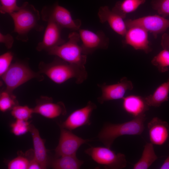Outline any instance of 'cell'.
I'll list each match as a JSON object with an SVG mask.
<instances>
[{
	"label": "cell",
	"mask_w": 169,
	"mask_h": 169,
	"mask_svg": "<svg viewBox=\"0 0 169 169\" xmlns=\"http://www.w3.org/2000/svg\"><path fill=\"white\" fill-rule=\"evenodd\" d=\"M56 57L49 63L40 62L38 64V72L45 74L58 84L73 78L75 79L77 84H80L86 79L88 74L85 68L70 64Z\"/></svg>",
	"instance_id": "cell-1"
},
{
	"label": "cell",
	"mask_w": 169,
	"mask_h": 169,
	"mask_svg": "<svg viewBox=\"0 0 169 169\" xmlns=\"http://www.w3.org/2000/svg\"><path fill=\"white\" fill-rule=\"evenodd\" d=\"M14 23L13 32L17 35L16 39L23 42L28 40V34L33 29L42 31L44 27L39 23V12L32 5L25 2L19 9L9 14Z\"/></svg>",
	"instance_id": "cell-2"
},
{
	"label": "cell",
	"mask_w": 169,
	"mask_h": 169,
	"mask_svg": "<svg viewBox=\"0 0 169 169\" xmlns=\"http://www.w3.org/2000/svg\"><path fill=\"white\" fill-rule=\"evenodd\" d=\"M146 119L145 114L121 123H105L98 137L105 146L110 148L115 140L119 136L141 135L144 131Z\"/></svg>",
	"instance_id": "cell-3"
},
{
	"label": "cell",
	"mask_w": 169,
	"mask_h": 169,
	"mask_svg": "<svg viewBox=\"0 0 169 169\" xmlns=\"http://www.w3.org/2000/svg\"><path fill=\"white\" fill-rule=\"evenodd\" d=\"M68 40L63 44L49 50V54L55 56L70 64L85 68L87 55L82 51L79 42L80 40L78 33L74 31L68 36Z\"/></svg>",
	"instance_id": "cell-4"
},
{
	"label": "cell",
	"mask_w": 169,
	"mask_h": 169,
	"mask_svg": "<svg viewBox=\"0 0 169 169\" xmlns=\"http://www.w3.org/2000/svg\"><path fill=\"white\" fill-rule=\"evenodd\" d=\"M1 77L6 85V90L12 93L16 89L31 79H36L39 81L44 79L39 73L33 71L26 64L20 62L12 64Z\"/></svg>",
	"instance_id": "cell-5"
},
{
	"label": "cell",
	"mask_w": 169,
	"mask_h": 169,
	"mask_svg": "<svg viewBox=\"0 0 169 169\" xmlns=\"http://www.w3.org/2000/svg\"><path fill=\"white\" fill-rule=\"evenodd\" d=\"M42 20L45 22L55 23L62 28L74 31L79 30L81 25L79 19H74L70 12L57 3L51 6L44 7L41 11Z\"/></svg>",
	"instance_id": "cell-6"
},
{
	"label": "cell",
	"mask_w": 169,
	"mask_h": 169,
	"mask_svg": "<svg viewBox=\"0 0 169 169\" xmlns=\"http://www.w3.org/2000/svg\"><path fill=\"white\" fill-rule=\"evenodd\" d=\"M84 152L95 161L106 169H121L127 166L124 154L116 153L105 146H91L85 150Z\"/></svg>",
	"instance_id": "cell-7"
},
{
	"label": "cell",
	"mask_w": 169,
	"mask_h": 169,
	"mask_svg": "<svg viewBox=\"0 0 169 169\" xmlns=\"http://www.w3.org/2000/svg\"><path fill=\"white\" fill-rule=\"evenodd\" d=\"M81 45L83 53L87 55L98 49H107L109 45L108 37L102 31L95 32L86 29L79 30Z\"/></svg>",
	"instance_id": "cell-8"
},
{
	"label": "cell",
	"mask_w": 169,
	"mask_h": 169,
	"mask_svg": "<svg viewBox=\"0 0 169 169\" xmlns=\"http://www.w3.org/2000/svg\"><path fill=\"white\" fill-rule=\"evenodd\" d=\"M60 134L58 144L55 151L56 157L64 156L76 155L83 144L90 141L75 135L72 131L60 127Z\"/></svg>",
	"instance_id": "cell-9"
},
{
	"label": "cell",
	"mask_w": 169,
	"mask_h": 169,
	"mask_svg": "<svg viewBox=\"0 0 169 169\" xmlns=\"http://www.w3.org/2000/svg\"><path fill=\"white\" fill-rule=\"evenodd\" d=\"M125 22L127 28L132 26H140L152 33L155 38L169 28V19L156 15L128 19Z\"/></svg>",
	"instance_id": "cell-10"
},
{
	"label": "cell",
	"mask_w": 169,
	"mask_h": 169,
	"mask_svg": "<svg viewBox=\"0 0 169 169\" xmlns=\"http://www.w3.org/2000/svg\"><path fill=\"white\" fill-rule=\"evenodd\" d=\"M97 85L101 91V95L97 99L101 104L106 101L122 99L127 91L133 88L132 82L125 77L122 78L116 84H107L104 83Z\"/></svg>",
	"instance_id": "cell-11"
},
{
	"label": "cell",
	"mask_w": 169,
	"mask_h": 169,
	"mask_svg": "<svg viewBox=\"0 0 169 169\" xmlns=\"http://www.w3.org/2000/svg\"><path fill=\"white\" fill-rule=\"evenodd\" d=\"M96 108L94 103L89 101L85 106L72 112L66 120L60 124V127L72 131L84 125H90L91 114Z\"/></svg>",
	"instance_id": "cell-12"
},
{
	"label": "cell",
	"mask_w": 169,
	"mask_h": 169,
	"mask_svg": "<svg viewBox=\"0 0 169 169\" xmlns=\"http://www.w3.org/2000/svg\"><path fill=\"white\" fill-rule=\"evenodd\" d=\"M148 32L143 28L132 26L127 28L124 36V43L136 50H141L146 54L152 51L148 39Z\"/></svg>",
	"instance_id": "cell-13"
},
{
	"label": "cell",
	"mask_w": 169,
	"mask_h": 169,
	"mask_svg": "<svg viewBox=\"0 0 169 169\" xmlns=\"http://www.w3.org/2000/svg\"><path fill=\"white\" fill-rule=\"evenodd\" d=\"M62 29L54 22L47 23L43 39L38 44L36 50L39 52L43 50L48 52L51 49L64 43V40L61 36Z\"/></svg>",
	"instance_id": "cell-14"
},
{
	"label": "cell",
	"mask_w": 169,
	"mask_h": 169,
	"mask_svg": "<svg viewBox=\"0 0 169 169\" xmlns=\"http://www.w3.org/2000/svg\"><path fill=\"white\" fill-rule=\"evenodd\" d=\"M33 109L34 113L50 119L65 115L67 113L66 109L63 102L53 103L51 98L44 96L41 98Z\"/></svg>",
	"instance_id": "cell-15"
},
{
	"label": "cell",
	"mask_w": 169,
	"mask_h": 169,
	"mask_svg": "<svg viewBox=\"0 0 169 169\" xmlns=\"http://www.w3.org/2000/svg\"><path fill=\"white\" fill-rule=\"evenodd\" d=\"M98 15L102 23L107 22L111 29L120 35L124 37L127 28L124 18L119 14L110 10L107 6L99 8Z\"/></svg>",
	"instance_id": "cell-16"
},
{
	"label": "cell",
	"mask_w": 169,
	"mask_h": 169,
	"mask_svg": "<svg viewBox=\"0 0 169 169\" xmlns=\"http://www.w3.org/2000/svg\"><path fill=\"white\" fill-rule=\"evenodd\" d=\"M151 142L158 146L163 145L169 136V125L157 117L153 118L147 124Z\"/></svg>",
	"instance_id": "cell-17"
},
{
	"label": "cell",
	"mask_w": 169,
	"mask_h": 169,
	"mask_svg": "<svg viewBox=\"0 0 169 169\" xmlns=\"http://www.w3.org/2000/svg\"><path fill=\"white\" fill-rule=\"evenodd\" d=\"M122 107L125 111L134 118L145 114L149 109L145 97L135 95L124 97Z\"/></svg>",
	"instance_id": "cell-18"
},
{
	"label": "cell",
	"mask_w": 169,
	"mask_h": 169,
	"mask_svg": "<svg viewBox=\"0 0 169 169\" xmlns=\"http://www.w3.org/2000/svg\"><path fill=\"white\" fill-rule=\"evenodd\" d=\"M29 131L33 139L34 148V158L41 166L42 169L47 166V155L44 140L39 135L38 130L33 125H30Z\"/></svg>",
	"instance_id": "cell-19"
},
{
	"label": "cell",
	"mask_w": 169,
	"mask_h": 169,
	"mask_svg": "<svg viewBox=\"0 0 169 169\" xmlns=\"http://www.w3.org/2000/svg\"><path fill=\"white\" fill-rule=\"evenodd\" d=\"M169 78L159 86L154 92L145 97L146 102L150 106L159 107L169 99Z\"/></svg>",
	"instance_id": "cell-20"
},
{
	"label": "cell",
	"mask_w": 169,
	"mask_h": 169,
	"mask_svg": "<svg viewBox=\"0 0 169 169\" xmlns=\"http://www.w3.org/2000/svg\"><path fill=\"white\" fill-rule=\"evenodd\" d=\"M158 157L156 155L153 144L146 143L144 146L141 156L133 166V169H147Z\"/></svg>",
	"instance_id": "cell-21"
},
{
	"label": "cell",
	"mask_w": 169,
	"mask_h": 169,
	"mask_svg": "<svg viewBox=\"0 0 169 169\" xmlns=\"http://www.w3.org/2000/svg\"><path fill=\"white\" fill-rule=\"evenodd\" d=\"M84 163L76 155L64 156L56 157L52 162L51 167L55 169H78Z\"/></svg>",
	"instance_id": "cell-22"
},
{
	"label": "cell",
	"mask_w": 169,
	"mask_h": 169,
	"mask_svg": "<svg viewBox=\"0 0 169 169\" xmlns=\"http://www.w3.org/2000/svg\"><path fill=\"white\" fill-rule=\"evenodd\" d=\"M146 0H123L117 1L112 10L125 19L127 14L136 11Z\"/></svg>",
	"instance_id": "cell-23"
},
{
	"label": "cell",
	"mask_w": 169,
	"mask_h": 169,
	"mask_svg": "<svg viewBox=\"0 0 169 169\" xmlns=\"http://www.w3.org/2000/svg\"><path fill=\"white\" fill-rule=\"evenodd\" d=\"M151 63L160 72L167 71L169 67V51L163 49L153 57Z\"/></svg>",
	"instance_id": "cell-24"
},
{
	"label": "cell",
	"mask_w": 169,
	"mask_h": 169,
	"mask_svg": "<svg viewBox=\"0 0 169 169\" xmlns=\"http://www.w3.org/2000/svg\"><path fill=\"white\" fill-rule=\"evenodd\" d=\"M18 105L16 97L13 93L5 90L0 94V110L3 112L11 110L15 106Z\"/></svg>",
	"instance_id": "cell-25"
},
{
	"label": "cell",
	"mask_w": 169,
	"mask_h": 169,
	"mask_svg": "<svg viewBox=\"0 0 169 169\" xmlns=\"http://www.w3.org/2000/svg\"><path fill=\"white\" fill-rule=\"evenodd\" d=\"M34 113L33 108L27 105L21 106L19 105L13 107L11 110L12 115L16 119L28 121Z\"/></svg>",
	"instance_id": "cell-26"
},
{
	"label": "cell",
	"mask_w": 169,
	"mask_h": 169,
	"mask_svg": "<svg viewBox=\"0 0 169 169\" xmlns=\"http://www.w3.org/2000/svg\"><path fill=\"white\" fill-rule=\"evenodd\" d=\"M30 125L28 121L16 120L11 125L12 132L16 136L23 135L29 131Z\"/></svg>",
	"instance_id": "cell-27"
},
{
	"label": "cell",
	"mask_w": 169,
	"mask_h": 169,
	"mask_svg": "<svg viewBox=\"0 0 169 169\" xmlns=\"http://www.w3.org/2000/svg\"><path fill=\"white\" fill-rule=\"evenodd\" d=\"M152 8L162 16L169 15V0H151Z\"/></svg>",
	"instance_id": "cell-28"
},
{
	"label": "cell",
	"mask_w": 169,
	"mask_h": 169,
	"mask_svg": "<svg viewBox=\"0 0 169 169\" xmlns=\"http://www.w3.org/2000/svg\"><path fill=\"white\" fill-rule=\"evenodd\" d=\"M0 12L2 14H8L18 11L19 8L17 0H0Z\"/></svg>",
	"instance_id": "cell-29"
},
{
	"label": "cell",
	"mask_w": 169,
	"mask_h": 169,
	"mask_svg": "<svg viewBox=\"0 0 169 169\" xmlns=\"http://www.w3.org/2000/svg\"><path fill=\"white\" fill-rule=\"evenodd\" d=\"M30 161L27 158L19 156L10 161L8 164V169H28Z\"/></svg>",
	"instance_id": "cell-30"
},
{
	"label": "cell",
	"mask_w": 169,
	"mask_h": 169,
	"mask_svg": "<svg viewBox=\"0 0 169 169\" xmlns=\"http://www.w3.org/2000/svg\"><path fill=\"white\" fill-rule=\"evenodd\" d=\"M13 57V53L6 52L0 56V76H2L8 69Z\"/></svg>",
	"instance_id": "cell-31"
},
{
	"label": "cell",
	"mask_w": 169,
	"mask_h": 169,
	"mask_svg": "<svg viewBox=\"0 0 169 169\" xmlns=\"http://www.w3.org/2000/svg\"><path fill=\"white\" fill-rule=\"evenodd\" d=\"M14 39L10 34H4L0 33V42L3 44L8 49H11L13 44Z\"/></svg>",
	"instance_id": "cell-32"
},
{
	"label": "cell",
	"mask_w": 169,
	"mask_h": 169,
	"mask_svg": "<svg viewBox=\"0 0 169 169\" xmlns=\"http://www.w3.org/2000/svg\"><path fill=\"white\" fill-rule=\"evenodd\" d=\"M161 44L163 49L169 51V34L164 33L162 35Z\"/></svg>",
	"instance_id": "cell-33"
},
{
	"label": "cell",
	"mask_w": 169,
	"mask_h": 169,
	"mask_svg": "<svg viewBox=\"0 0 169 169\" xmlns=\"http://www.w3.org/2000/svg\"><path fill=\"white\" fill-rule=\"evenodd\" d=\"M28 169H42V168L38 162L33 158V159L30 161Z\"/></svg>",
	"instance_id": "cell-34"
},
{
	"label": "cell",
	"mask_w": 169,
	"mask_h": 169,
	"mask_svg": "<svg viewBox=\"0 0 169 169\" xmlns=\"http://www.w3.org/2000/svg\"><path fill=\"white\" fill-rule=\"evenodd\" d=\"M160 169H169V155L160 167Z\"/></svg>",
	"instance_id": "cell-35"
}]
</instances>
